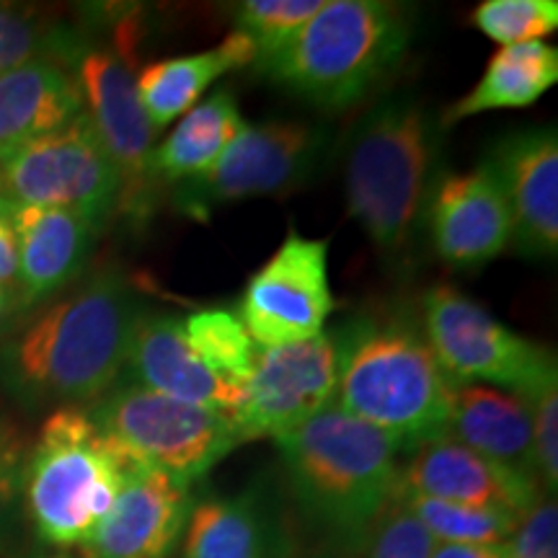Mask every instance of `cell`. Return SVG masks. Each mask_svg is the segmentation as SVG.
Masks as SVG:
<instances>
[{
    "label": "cell",
    "mask_w": 558,
    "mask_h": 558,
    "mask_svg": "<svg viewBox=\"0 0 558 558\" xmlns=\"http://www.w3.org/2000/svg\"><path fill=\"white\" fill-rule=\"evenodd\" d=\"M148 308L124 271H96L0 344V388L32 411L99 401L122 383L132 333Z\"/></svg>",
    "instance_id": "1"
},
{
    "label": "cell",
    "mask_w": 558,
    "mask_h": 558,
    "mask_svg": "<svg viewBox=\"0 0 558 558\" xmlns=\"http://www.w3.org/2000/svg\"><path fill=\"white\" fill-rule=\"evenodd\" d=\"M442 124L418 96L390 94L341 143L349 215L388 267L407 271L427 233L442 158Z\"/></svg>",
    "instance_id": "2"
},
{
    "label": "cell",
    "mask_w": 558,
    "mask_h": 558,
    "mask_svg": "<svg viewBox=\"0 0 558 558\" xmlns=\"http://www.w3.org/2000/svg\"><path fill=\"white\" fill-rule=\"evenodd\" d=\"M275 442L300 520L333 550L362 548L383 509L401 494L407 448L333 401Z\"/></svg>",
    "instance_id": "3"
},
{
    "label": "cell",
    "mask_w": 558,
    "mask_h": 558,
    "mask_svg": "<svg viewBox=\"0 0 558 558\" xmlns=\"http://www.w3.org/2000/svg\"><path fill=\"white\" fill-rule=\"evenodd\" d=\"M331 333L339 409L393 435L407 450L448 435L458 383L432 352L422 320L409 311L360 313Z\"/></svg>",
    "instance_id": "4"
},
{
    "label": "cell",
    "mask_w": 558,
    "mask_h": 558,
    "mask_svg": "<svg viewBox=\"0 0 558 558\" xmlns=\"http://www.w3.org/2000/svg\"><path fill=\"white\" fill-rule=\"evenodd\" d=\"M414 11L388 0H326L290 41L254 70L303 101L344 111L375 94L407 58Z\"/></svg>",
    "instance_id": "5"
},
{
    "label": "cell",
    "mask_w": 558,
    "mask_h": 558,
    "mask_svg": "<svg viewBox=\"0 0 558 558\" xmlns=\"http://www.w3.org/2000/svg\"><path fill=\"white\" fill-rule=\"evenodd\" d=\"M137 460L86 409H54L26 450L24 509L41 543L81 548L107 518Z\"/></svg>",
    "instance_id": "6"
},
{
    "label": "cell",
    "mask_w": 558,
    "mask_h": 558,
    "mask_svg": "<svg viewBox=\"0 0 558 558\" xmlns=\"http://www.w3.org/2000/svg\"><path fill=\"white\" fill-rule=\"evenodd\" d=\"M337 140L326 128L305 122L246 124L213 169L171 186L173 209L205 222L233 202L288 197L329 169Z\"/></svg>",
    "instance_id": "7"
},
{
    "label": "cell",
    "mask_w": 558,
    "mask_h": 558,
    "mask_svg": "<svg viewBox=\"0 0 558 558\" xmlns=\"http://www.w3.org/2000/svg\"><path fill=\"white\" fill-rule=\"evenodd\" d=\"M86 414L137 460L186 486L243 445L230 416L128 383L94 401Z\"/></svg>",
    "instance_id": "8"
},
{
    "label": "cell",
    "mask_w": 558,
    "mask_h": 558,
    "mask_svg": "<svg viewBox=\"0 0 558 558\" xmlns=\"http://www.w3.org/2000/svg\"><path fill=\"white\" fill-rule=\"evenodd\" d=\"M422 326L439 365L456 383H481L527 401L548 375L558 373L550 349L507 329L450 284L424 292Z\"/></svg>",
    "instance_id": "9"
},
{
    "label": "cell",
    "mask_w": 558,
    "mask_h": 558,
    "mask_svg": "<svg viewBox=\"0 0 558 558\" xmlns=\"http://www.w3.org/2000/svg\"><path fill=\"white\" fill-rule=\"evenodd\" d=\"M0 197L13 205L58 207L104 228L120 213V173L83 111L0 163Z\"/></svg>",
    "instance_id": "10"
},
{
    "label": "cell",
    "mask_w": 558,
    "mask_h": 558,
    "mask_svg": "<svg viewBox=\"0 0 558 558\" xmlns=\"http://www.w3.org/2000/svg\"><path fill=\"white\" fill-rule=\"evenodd\" d=\"M75 75L88 120L120 173V213L132 222L148 220L163 184L156 171L158 130L137 99L135 75L122 54L94 47L81 58Z\"/></svg>",
    "instance_id": "11"
},
{
    "label": "cell",
    "mask_w": 558,
    "mask_h": 558,
    "mask_svg": "<svg viewBox=\"0 0 558 558\" xmlns=\"http://www.w3.org/2000/svg\"><path fill=\"white\" fill-rule=\"evenodd\" d=\"M333 311L329 241L290 228L282 246L248 279L235 316L259 347H282L324 333Z\"/></svg>",
    "instance_id": "12"
},
{
    "label": "cell",
    "mask_w": 558,
    "mask_h": 558,
    "mask_svg": "<svg viewBox=\"0 0 558 558\" xmlns=\"http://www.w3.org/2000/svg\"><path fill=\"white\" fill-rule=\"evenodd\" d=\"M337 367L331 331L295 344L259 347L243 403L233 416L243 442L277 439L311 422L333 401Z\"/></svg>",
    "instance_id": "13"
},
{
    "label": "cell",
    "mask_w": 558,
    "mask_h": 558,
    "mask_svg": "<svg viewBox=\"0 0 558 558\" xmlns=\"http://www.w3.org/2000/svg\"><path fill=\"white\" fill-rule=\"evenodd\" d=\"M427 235L437 259L452 269H478L512 243L505 192L484 158L469 173L439 171L427 207Z\"/></svg>",
    "instance_id": "14"
},
{
    "label": "cell",
    "mask_w": 558,
    "mask_h": 558,
    "mask_svg": "<svg viewBox=\"0 0 558 558\" xmlns=\"http://www.w3.org/2000/svg\"><path fill=\"white\" fill-rule=\"evenodd\" d=\"M505 192L512 246L527 259L558 251V137L556 128L509 132L486 156Z\"/></svg>",
    "instance_id": "15"
},
{
    "label": "cell",
    "mask_w": 558,
    "mask_h": 558,
    "mask_svg": "<svg viewBox=\"0 0 558 558\" xmlns=\"http://www.w3.org/2000/svg\"><path fill=\"white\" fill-rule=\"evenodd\" d=\"M181 558H298L277 484L262 476L230 497L194 501Z\"/></svg>",
    "instance_id": "16"
},
{
    "label": "cell",
    "mask_w": 558,
    "mask_h": 558,
    "mask_svg": "<svg viewBox=\"0 0 558 558\" xmlns=\"http://www.w3.org/2000/svg\"><path fill=\"white\" fill-rule=\"evenodd\" d=\"M192 486L140 465L107 518L83 543V558H173L192 512Z\"/></svg>",
    "instance_id": "17"
},
{
    "label": "cell",
    "mask_w": 558,
    "mask_h": 558,
    "mask_svg": "<svg viewBox=\"0 0 558 558\" xmlns=\"http://www.w3.org/2000/svg\"><path fill=\"white\" fill-rule=\"evenodd\" d=\"M401 494L427 497L452 505L497 507L525 514L538 505L541 484L505 469L452 437H435L403 452Z\"/></svg>",
    "instance_id": "18"
},
{
    "label": "cell",
    "mask_w": 558,
    "mask_h": 558,
    "mask_svg": "<svg viewBox=\"0 0 558 558\" xmlns=\"http://www.w3.org/2000/svg\"><path fill=\"white\" fill-rule=\"evenodd\" d=\"M122 383L230 418L239 414L243 403V390L220 380L194 354L181 318L153 308L143 313L132 333Z\"/></svg>",
    "instance_id": "19"
},
{
    "label": "cell",
    "mask_w": 558,
    "mask_h": 558,
    "mask_svg": "<svg viewBox=\"0 0 558 558\" xmlns=\"http://www.w3.org/2000/svg\"><path fill=\"white\" fill-rule=\"evenodd\" d=\"M13 228L19 243L21 308L41 303L75 282L101 233L99 226L78 213L29 205H13Z\"/></svg>",
    "instance_id": "20"
},
{
    "label": "cell",
    "mask_w": 558,
    "mask_h": 558,
    "mask_svg": "<svg viewBox=\"0 0 558 558\" xmlns=\"http://www.w3.org/2000/svg\"><path fill=\"white\" fill-rule=\"evenodd\" d=\"M78 75L58 62L39 60L0 75V163L13 153L52 135L81 117Z\"/></svg>",
    "instance_id": "21"
},
{
    "label": "cell",
    "mask_w": 558,
    "mask_h": 558,
    "mask_svg": "<svg viewBox=\"0 0 558 558\" xmlns=\"http://www.w3.org/2000/svg\"><path fill=\"white\" fill-rule=\"evenodd\" d=\"M448 437L520 476L538 481L533 414L520 396L481 383H458L452 393Z\"/></svg>",
    "instance_id": "22"
},
{
    "label": "cell",
    "mask_w": 558,
    "mask_h": 558,
    "mask_svg": "<svg viewBox=\"0 0 558 558\" xmlns=\"http://www.w3.org/2000/svg\"><path fill=\"white\" fill-rule=\"evenodd\" d=\"M254 41L233 29L215 50L166 58L145 65L137 73L135 88L145 114L156 130L181 120L192 107H197L202 94L228 70L254 68Z\"/></svg>",
    "instance_id": "23"
},
{
    "label": "cell",
    "mask_w": 558,
    "mask_h": 558,
    "mask_svg": "<svg viewBox=\"0 0 558 558\" xmlns=\"http://www.w3.org/2000/svg\"><path fill=\"white\" fill-rule=\"evenodd\" d=\"M558 81V52L546 41H522L501 47L492 54L481 81L471 94L439 114V124L469 120L494 109H525L535 104Z\"/></svg>",
    "instance_id": "24"
},
{
    "label": "cell",
    "mask_w": 558,
    "mask_h": 558,
    "mask_svg": "<svg viewBox=\"0 0 558 558\" xmlns=\"http://www.w3.org/2000/svg\"><path fill=\"white\" fill-rule=\"evenodd\" d=\"M233 90L222 88L192 107L156 148V171L163 186H177L213 169L228 145L246 130Z\"/></svg>",
    "instance_id": "25"
},
{
    "label": "cell",
    "mask_w": 558,
    "mask_h": 558,
    "mask_svg": "<svg viewBox=\"0 0 558 558\" xmlns=\"http://www.w3.org/2000/svg\"><path fill=\"white\" fill-rule=\"evenodd\" d=\"M86 52L88 45L81 32L58 24L32 5L0 3V75L39 60L78 68Z\"/></svg>",
    "instance_id": "26"
},
{
    "label": "cell",
    "mask_w": 558,
    "mask_h": 558,
    "mask_svg": "<svg viewBox=\"0 0 558 558\" xmlns=\"http://www.w3.org/2000/svg\"><path fill=\"white\" fill-rule=\"evenodd\" d=\"M181 326H184V337L194 349V354L220 380L246 390V383L256 365V354H259V344L251 339L246 326L241 324V318L233 311H197L186 320H181Z\"/></svg>",
    "instance_id": "27"
},
{
    "label": "cell",
    "mask_w": 558,
    "mask_h": 558,
    "mask_svg": "<svg viewBox=\"0 0 558 558\" xmlns=\"http://www.w3.org/2000/svg\"><path fill=\"white\" fill-rule=\"evenodd\" d=\"M414 518L435 543H456V546H505L518 530L522 514L497 507L452 505L414 494H401Z\"/></svg>",
    "instance_id": "28"
},
{
    "label": "cell",
    "mask_w": 558,
    "mask_h": 558,
    "mask_svg": "<svg viewBox=\"0 0 558 558\" xmlns=\"http://www.w3.org/2000/svg\"><path fill=\"white\" fill-rule=\"evenodd\" d=\"M471 24L501 47L541 41L558 29L556 0H484L471 13Z\"/></svg>",
    "instance_id": "29"
},
{
    "label": "cell",
    "mask_w": 558,
    "mask_h": 558,
    "mask_svg": "<svg viewBox=\"0 0 558 558\" xmlns=\"http://www.w3.org/2000/svg\"><path fill=\"white\" fill-rule=\"evenodd\" d=\"M326 0H243L235 5V29L254 41L256 54L267 58L284 41H290L316 13Z\"/></svg>",
    "instance_id": "30"
},
{
    "label": "cell",
    "mask_w": 558,
    "mask_h": 558,
    "mask_svg": "<svg viewBox=\"0 0 558 558\" xmlns=\"http://www.w3.org/2000/svg\"><path fill=\"white\" fill-rule=\"evenodd\" d=\"M435 541L399 494L362 543V558H432Z\"/></svg>",
    "instance_id": "31"
},
{
    "label": "cell",
    "mask_w": 558,
    "mask_h": 558,
    "mask_svg": "<svg viewBox=\"0 0 558 558\" xmlns=\"http://www.w3.org/2000/svg\"><path fill=\"white\" fill-rule=\"evenodd\" d=\"M533 414L535 473L546 497L558 492V373L548 375L543 386L527 399Z\"/></svg>",
    "instance_id": "32"
},
{
    "label": "cell",
    "mask_w": 558,
    "mask_h": 558,
    "mask_svg": "<svg viewBox=\"0 0 558 558\" xmlns=\"http://www.w3.org/2000/svg\"><path fill=\"white\" fill-rule=\"evenodd\" d=\"M26 442L16 424L0 414V556L16 530L19 507L24 505Z\"/></svg>",
    "instance_id": "33"
},
{
    "label": "cell",
    "mask_w": 558,
    "mask_h": 558,
    "mask_svg": "<svg viewBox=\"0 0 558 558\" xmlns=\"http://www.w3.org/2000/svg\"><path fill=\"white\" fill-rule=\"evenodd\" d=\"M507 558H558V507L556 499L541 497L522 514L518 530L505 543Z\"/></svg>",
    "instance_id": "34"
},
{
    "label": "cell",
    "mask_w": 558,
    "mask_h": 558,
    "mask_svg": "<svg viewBox=\"0 0 558 558\" xmlns=\"http://www.w3.org/2000/svg\"><path fill=\"white\" fill-rule=\"evenodd\" d=\"M19 284V243L13 228V202L0 197V288L16 290Z\"/></svg>",
    "instance_id": "35"
},
{
    "label": "cell",
    "mask_w": 558,
    "mask_h": 558,
    "mask_svg": "<svg viewBox=\"0 0 558 558\" xmlns=\"http://www.w3.org/2000/svg\"><path fill=\"white\" fill-rule=\"evenodd\" d=\"M432 558H507L505 546H456V543H435Z\"/></svg>",
    "instance_id": "36"
},
{
    "label": "cell",
    "mask_w": 558,
    "mask_h": 558,
    "mask_svg": "<svg viewBox=\"0 0 558 558\" xmlns=\"http://www.w3.org/2000/svg\"><path fill=\"white\" fill-rule=\"evenodd\" d=\"M21 303H19V295L16 290H5L0 288V331L5 329V324H9L13 311H19Z\"/></svg>",
    "instance_id": "37"
},
{
    "label": "cell",
    "mask_w": 558,
    "mask_h": 558,
    "mask_svg": "<svg viewBox=\"0 0 558 558\" xmlns=\"http://www.w3.org/2000/svg\"><path fill=\"white\" fill-rule=\"evenodd\" d=\"M37 558H70L68 554H47V556H37Z\"/></svg>",
    "instance_id": "38"
}]
</instances>
